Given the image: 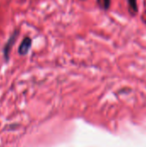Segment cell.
Masks as SVG:
<instances>
[{
  "mask_svg": "<svg viewBox=\"0 0 146 147\" xmlns=\"http://www.w3.org/2000/svg\"><path fill=\"white\" fill-rule=\"evenodd\" d=\"M32 47V39L29 36H26L22 40L21 44L18 47V53L21 56H25L28 53L30 48Z\"/></svg>",
  "mask_w": 146,
  "mask_h": 147,
  "instance_id": "cell-2",
  "label": "cell"
},
{
  "mask_svg": "<svg viewBox=\"0 0 146 147\" xmlns=\"http://www.w3.org/2000/svg\"><path fill=\"white\" fill-rule=\"evenodd\" d=\"M97 2H98L99 6H100L102 9H105V10L108 9L109 7H110L111 0H97Z\"/></svg>",
  "mask_w": 146,
  "mask_h": 147,
  "instance_id": "cell-3",
  "label": "cell"
},
{
  "mask_svg": "<svg viewBox=\"0 0 146 147\" xmlns=\"http://www.w3.org/2000/svg\"><path fill=\"white\" fill-rule=\"evenodd\" d=\"M127 3L129 4L130 9L134 12H138V3H137V0H127Z\"/></svg>",
  "mask_w": 146,
  "mask_h": 147,
  "instance_id": "cell-4",
  "label": "cell"
},
{
  "mask_svg": "<svg viewBox=\"0 0 146 147\" xmlns=\"http://www.w3.org/2000/svg\"><path fill=\"white\" fill-rule=\"evenodd\" d=\"M19 33H20L19 29H15V30L11 33V34L9 36V38H8L6 43L4 44V46H3V49H2L3 57L5 62H9V56H10L9 54H10V52H11V50H12V47H13L14 44H15V41H16V39H17L18 35H19Z\"/></svg>",
  "mask_w": 146,
  "mask_h": 147,
  "instance_id": "cell-1",
  "label": "cell"
}]
</instances>
